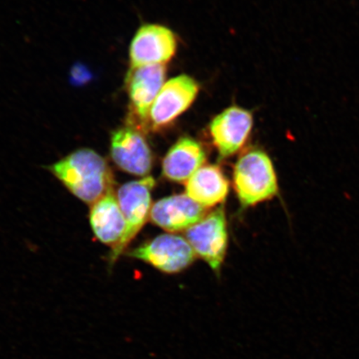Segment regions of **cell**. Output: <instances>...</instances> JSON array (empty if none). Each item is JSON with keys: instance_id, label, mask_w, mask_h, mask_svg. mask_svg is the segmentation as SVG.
Segmentation results:
<instances>
[{"instance_id": "cell-1", "label": "cell", "mask_w": 359, "mask_h": 359, "mask_svg": "<svg viewBox=\"0 0 359 359\" xmlns=\"http://www.w3.org/2000/svg\"><path fill=\"white\" fill-rule=\"evenodd\" d=\"M48 169L72 194L90 205L114 191V178L109 163L89 148L72 152Z\"/></svg>"}, {"instance_id": "cell-2", "label": "cell", "mask_w": 359, "mask_h": 359, "mask_svg": "<svg viewBox=\"0 0 359 359\" xmlns=\"http://www.w3.org/2000/svg\"><path fill=\"white\" fill-rule=\"evenodd\" d=\"M234 187L238 198L245 208L277 196L279 186L269 156L259 150L242 155L234 168Z\"/></svg>"}, {"instance_id": "cell-3", "label": "cell", "mask_w": 359, "mask_h": 359, "mask_svg": "<svg viewBox=\"0 0 359 359\" xmlns=\"http://www.w3.org/2000/svg\"><path fill=\"white\" fill-rule=\"evenodd\" d=\"M154 187V178L147 176L138 181L125 183L116 192L120 208L124 215L126 231L120 243L111 251V264H114L124 252L150 219L152 208L151 192Z\"/></svg>"}, {"instance_id": "cell-4", "label": "cell", "mask_w": 359, "mask_h": 359, "mask_svg": "<svg viewBox=\"0 0 359 359\" xmlns=\"http://www.w3.org/2000/svg\"><path fill=\"white\" fill-rule=\"evenodd\" d=\"M165 65L131 67L126 78V88L130 100L128 125L147 131L148 114L165 84Z\"/></svg>"}, {"instance_id": "cell-5", "label": "cell", "mask_w": 359, "mask_h": 359, "mask_svg": "<svg viewBox=\"0 0 359 359\" xmlns=\"http://www.w3.org/2000/svg\"><path fill=\"white\" fill-rule=\"evenodd\" d=\"M186 239L196 255L218 273L228 245L227 222L224 208L215 210L188 229Z\"/></svg>"}, {"instance_id": "cell-6", "label": "cell", "mask_w": 359, "mask_h": 359, "mask_svg": "<svg viewBox=\"0 0 359 359\" xmlns=\"http://www.w3.org/2000/svg\"><path fill=\"white\" fill-rule=\"evenodd\" d=\"M199 85L187 75L168 81L152 104L147 122V130L156 131L172 123L195 101Z\"/></svg>"}, {"instance_id": "cell-7", "label": "cell", "mask_w": 359, "mask_h": 359, "mask_svg": "<svg viewBox=\"0 0 359 359\" xmlns=\"http://www.w3.org/2000/svg\"><path fill=\"white\" fill-rule=\"evenodd\" d=\"M128 255L168 273L182 271L196 258L187 239L173 234L156 236L130 251Z\"/></svg>"}, {"instance_id": "cell-8", "label": "cell", "mask_w": 359, "mask_h": 359, "mask_svg": "<svg viewBox=\"0 0 359 359\" xmlns=\"http://www.w3.org/2000/svg\"><path fill=\"white\" fill-rule=\"evenodd\" d=\"M110 155L118 168L133 176L146 177L152 168L154 158L144 135L129 125L111 133Z\"/></svg>"}, {"instance_id": "cell-9", "label": "cell", "mask_w": 359, "mask_h": 359, "mask_svg": "<svg viewBox=\"0 0 359 359\" xmlns=\"http://www.w3.org/2000/svg\"><path fill=\"white\" fill-rule=\"evenodd\" d=\"M177 42L172 31L158 25H146L135 34L130 45L131 67L165 65L177 52Z\"/></svg>"}, {"instance_id": "cell-10", "label": "cell", "mask_w": 359, "mask_h": 359, "mask_svg": "<svg viewBox=\"0 0 359 359\" xmlns=\"http://www.w3.org/2000/svg\"><path fill=\"white\" fill-rule=\"evenodd\" d=\"M253 128V116L249 111L231 107L215 116L210 124V135L222 158L239 151Z\"/></svg>"}, {"instance_id": "cell-11", "label": "cell", "mask_w": 359, "mask_h": 359, "mask_svg": "<svg viewBox=\"0 0 359 359\" xmlns=\"http://www.w3.org/2000/svg\"><path fill=\"white\" fill-rule=\"evenodd\" d=\"M208 209L187 194L165 197L152 205L150 219L168 232H179L198 223L208 215Z\"/></svg>"}, {"instance_id": "cell-12", "label": "cell", "mask_w": 359, "mask_h": 359, "mask_svg": "<svg viewBox=\"0 0 359 359\" xmlns=\"http://www.w3.org/2000/svg\"><path fill=\"white\" fill-rule=\"evenodd\" d=\"M90 224L97 239L114 249L123 239L126 222L116 193L111 191L91 205Z\"/></svg>"}, {"instance_id": "cell-13", "label": "cell", "mask_w": 359, "mask_h": 359, "mask_svg": "<svg viewBox=\"0 0 359 359\" xmlns=\"http://www.w3.org/2000/svg\"><path fill=\"white\" fill-rule=\"evenodd\" d=\"M205 163V152L200 143L190 137H182L165 156L163 174L170 181L187 183Z\"/></svg>"}, {"instance_id": "cell-14", "label": "cell", "mask_w": 359, "mask_h": 359, "mask_svg": "<svg viewBox=\"0 0 359 359\" xmlns=\"http://www.w3.org/2000/svg\"><path fill=\"white\" fill-rule=\"evenodd\" d=\"M230 183L222 170L215 165L201 168L186 183V194L208 209L226 200Z\"/></svg>"}, {"instance_id": "cell-15", "label": "cell", "mask_w": 359, "mask_h": 359, "mask_svg": "<svg viewBox=\"0 0 359 359\" xmlns=\"http://www.w3.org/2000/svg\"><path fill=\"white\" fill-rule=\"evenodd\" d=\"M91 76L86 67L79 65L73 67L71 79L74 81V84L81 85L87 83V81L91 79Z\"/></svg>"}]
</instances>
